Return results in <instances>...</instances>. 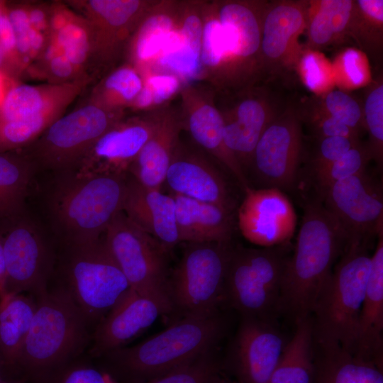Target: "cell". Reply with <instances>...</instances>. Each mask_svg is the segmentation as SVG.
<instances>
[{
  "instance_id": "1",
  "label": "cell",
  "mask_w": 383,
  "mask_h": 383,
  "mask_svg": "<svg viewBox=\"0 0 383 383\" xmlns=\"http://www.w3.org/2000/svg\"><path fill=\"white\" fill-rule=\"evenodd\" d=\"M43 206L48 233L65 245L99 240L121 211L128 173L78 175L70 170L50 172Z\"/></svg>"
},
{
  "instance_id": "2",
  "label": "cell",
  "mask_w": 383,
  "mask_h": 383,
  "mask_svg": "<svg viewBox=\"0 0 383 383\" xmlns=\"http://www.w3.org/2000/svg\"><path fill=\"white\" fill-rule=\"evenodd\" d=\"M348 242L322 201L306 203L294 252L289 256L282 279L279 312L294 322L309 316L329 278L336 259Z\"/></svg>"
},
{
  "instance_id": "3",
  "label": "cell",
  "mask_w": 383,
  "mask_h": 383,
  "mask_svg": "<svg viewBox=\"0 0 383 383\" xmlns=\"http://www.w3.org/2000/svg\"><path fill=\"white\" fill-rule=\"evenodd\" d=\"M223 329L218 313L184 316L133 347L109 353L121 374L136 383H147L213 350Z\"/></svg>"
},
{
  "instance_id": "4",
  "label": "cell",
  "mask_w": 383,
  "mask_h": 383,
  "mask_svg": "<svg viewBox=\"0 0 383 383\" xmlns=\"http://www.w3.org/2000/svg\"><path fill=\"white\" fill-rule=\"evenodd\" d=\"M368 243H350L322 287L311 313L314 344L354 353L360 313L369 275Z\"/></svg>"
},
{
  "instance_id": "5",
  "label": "cell",
  "mask_w": 383,
  "mask_h": 383,
  "mask_svg": "<svg viewBox=\"0 0 383 383\" xmlns=\"http://www.w3.org/2000/svg\"><path fill=\"white\" fill-rule=\"evenodd\" d=\"M284 245L263 248L232 247L224 300L242 317L274 321L280 313L282 279L289 257Z\"/></svg>"
},
{
  "instance_id": "6",
  "label": "cell",
  "mask_w": 383,
  "mask_h": 383,
  "mask_svg": "<svg viewBox=\"0 0 383 383\" xmlns=\"http://www.w3.org/2000/svg\"><path fill=\"white\" fill-rule=\"evenodd\" d=\"M231 243H187L168 282L172 309L184 316L204 317L218 312L224 300Z\"/></svg>"
},
{
  "instance_id": "7",
  "label": "cell",
  "mask_w": 383,
  "mask_h": 383,
  "mask_svg": "<svg viewBox=\"0 0 383 383\" xmlns=\"http://www.w3.org/2000/svg\"><path fill=\"white\" fill-rule=\"evenodd\" d=\"M121 119V111L87 101L60 117L35 141L20 151L31 161L37 172L67 170Z\"/></svg>"
},
{
  "instance_id": "8",
  "label": "cell",
  "mask_w": 383,
  "mask_h": 383,
  "mask_svg": "<svg viewBox=\"0 0 383 383\" xmlns=\"http://www.w3.org/2000/svg\"><path fill=\"white\" fill-rule=\"evenodd\" d=\"M85 319L69 292L42 293L18 363L41 370L60 362L82 337Z\"/></svg>"
},
{
  "instance_id": "9",
  "label": "cell",
  "mask_w": 383,
  "mask_h": 383,
  "mask_svg": "<svg viewBox=\"0 0 383 383\" xmlns=\"http://www.w3.org/2000/svg\"><path fill=\"white\" fill-rule=\"evenodd\" d=\"M65 274L69 293L85 318H96L109 311L130 285L109 252L104 235L98 240L65 245Z\"/></svg>"
},
{
  "instance_id": "10",
  "label": "cell",
  "mask_w": 383,
  "mask_h": 383,
  "mask_svg": "<svg viewBox=\"0 0 383 383\" xmlns=\"http://www.w3.org/2000/svg\"><path fill=\"white\" fill-rule=\"evenodd\" d=\"M48 235L41 222L25 210L0 221L6 272L4 294L29 292L39 296L46 292L50 270Z\"/></svg>"
},
{
  "instance_id": "11",
  "label": "cell",
  "mask_w": 383,
  "mask_h": 383,
  "mask_svg": "<svg viewBox=\"0 0 383 383\" xmlns=\"http://www.w3.org/2000/svg\"><path fill=\"white\" fill-rule=\"evenodd\" d=\"M104 240L131 289L139 293L170 297L167 251L123 211L119 212L109 223Z\"/></svg>"
},
{
  "instance_id": "12",
  "label": "cell",
  "mask_w": 383,
  "mask_h": 383,
  "mask_svg": "<svg viewBox=\"0 0 383 383\" xmlns=\"http://www.w3.org/2000/svg\"><path fill=\"white\" fill-rule=\"evenodd\" d=\"M302 125L299 112L289 107L262 134L248 170L262 188L289 190L294 186L303 155Z\"/></svg>"
},
{
  "instance_id": "13",
  "label": "cell",
  "mask_w": 383,
  "mask_h": 383,
  "mask_svg": "<svg viewBox=\"0 0 383 383\" xmlns=\"http://www.w3.org/2000/svg\"><path fill=\"white\" fill-rule=\"evenodd\" d=\"M320 200L348 244L354 241L370 243L372 238L383 231L382 186L367 170L334 183Z\"/></svg>"
},
{
  "instance_id": "14",
  "label": "cell",
  "mask_w": 383,
  "mask_h": 383,
  "mask_svg": "<svg viewBox=\"0 0 383 383\" xmlns=\"http://www.w3.org/2000/svg\"><path fill=\"white\" fill-rule=\"evenodd\" d=\"M307 1L267 2L263 15L260 55L263 73L278 74L297 67L304 48Z\"/></svg>"
},
{
  "instance_id": "15",
  "label": "cell",
  "mask_w": 383,
  "mask_h": 383,
  "mask_svg": "<svg viewBox=\"0 0 383 383\" xmlns=\"http://www.w3.org/2000/svg\"><path fill=\"white\" fill-rule=\"evenodd\" d=\"M225 172L219 164L200 152L186 148L179 140L164 185L171 194L212 204L234 213L237 202Z\"/></svg>"
},
{
  "instance_id": "16",
  "label": "cell",
  "mask_w": 383,
  "mask_h": 383,
  "mask_svg": "<svg viewBox=\"0 0 383 383\" xmlns=\"http://www.w3.org/2000/svg\"><path fill=\"white\" fill-rule=\"evenodd\" d=\"M243 192L237 210L238 225L243 237L263 248L289 242L296 228V215L282 190L250 187Z\"/></svg>"
},
{
  "instance_id": "17",
  "label": "cell",
  "mask_w": 383,
  "mask_h": 383,
  "mask_svg": "<svg viewBox=\"0 0 383 383\" xmlns=\"http://www.w3.org/2000/svg\"><path fill=\"white\" fill-rule=\"evenodd\" d=\"M274 321L243 317L231 367L236 383H270L287 343Z\"/></svg>"
},
{
  "instance_id": "18",
  "label": "cell",
  "mask_w": 383,
  "mask_h": 383,
  "mask_svg": "<svg viewBox=\"0 0 383 383\" xmlns=\"http://www.w3.org/2000/svg\"><path fill=\"white\" fill-rule=\"evenodd\" d=\"M155 126V116L121 119L67 170L84 176L128 173L131 165L152 135Z\"/></svg>"
},
{
  "instance_id": "19",
  "label": "cell",
  "mask_w": 383,
  "mask_h": 383,
  "mask_svg": "<svg viewBox=\"0 0 383 383\" xmlns=\"http://www.w3.org/2000/svg\"><path fill=\"white\" fill-rule=\"evenodd\" d=\"M172 310L168 296L139 293L130 288L99 326L94 351L106 353L119 348Z\"/></svg>"
},
{
  "instance_id": "20",
  "label": "cell",
  "mask_w": 383,
  "mask_h": 383,
  "mask_svg": "<svg viewBox=\"0 0 383 383\" xmlns=\"http://www.w3.org/2000/svg\"><path fill=\"white\" fill-rule=\"evenodd\" d=\"M221 113L226 146L247 176L260 138L280 111H277L272 99L267 94L248 92L229 111Z\"/></svg>"
},
{
  "instance_id": "21",
  "label": "cell",
  "mask_w": 383,
  "mask_h": 383,
  "mask_svg": "<svg viewBox=\"0 0 383 383\" xmlns=\"http://www.w3.org/2000/svg\"><path fill=\"white\" fill-rule=\"evenodd\" d=\"M123 211L167 251L179 243L176 205L172 194L145 187L128 173Z\"/></svg>"
},
{
  "instance_id": "22",
  "label": "cell",
  "mask_w": 383,
  "mask_h": 383,
  "mask_svg": "<svg viewBox=\"0 0 383 383\" xmlns=\"http://www.w3.org/2000/svg\"><path fill=\"white\" fill-rule=\"evenodd\" d=\"M91 25L99 60L109 58L133 30L145 2L138 0H87L71 1Z\"/></svg>"
},
{
  "instance_id": "23",
  "label": "cell",
  "mask_w": 383,
  "mask_h": 383,
  "mask_svg": "<svg viewBox=\"0 0 383 383\" xmlns=\"http://www.w3.org/2000/svg\"><path fill=\"white\" fill-rule=\"evenodd\" d=\"M362 304L354 353L382 365L383 231L377 236Z\"/></svg>"
},
{
  "instance_id": "24",
  "label": "cell",
  "mask_w": 383,
  "mask_h": 383,
  "mask_svg": "<svg viewBox=\"0 0 383 383\" xmlns=\"http://www.w3.org/2000/svg\"><path fill=\"white\" fill-rule=\"evenodd\" d=\"M180 243H230L234 213L218 206L173 194Z\"/></svg>"
},
{
  "instance_id": "25",
  "label": "cell",
  "mask_w": 383,
  "mask_h": 383,
  "mask_svg": "<svg viewBox=\"0 0 383 383\" xmlns=\"http://www.w3.org/2000/svg\"><path fill=\"white\" fill-rule=\"evenodd\" d=\"M182 128L181 121L174 116H156L152 133L131 165L128 173L145 187L162 189Z\"/></svg>"
},
{
  "instance_id": "26",
  "label": "cell",
  "mask_w": 383,
  "mask_h": 383,
  "mask_svg": "<svg viewBox=\"0 0 383 383\" xmlns=\"http://www.w3.org/2000/svg\"><path fill=\"white\" fill-rule=\"evenodd\" d=\"M89 81L15 85L0 107V120L32 118L55 109L66 110Z\"/></svg>"
},
{
  "instance_id": "27",
  "label": "cell",
  "mask_w": 383,
  "mask_h": 383,
  "mask_svg": "<svg viewBox=\"0 0 383 383\" xmlns=\"http://www.w3.org/2000/svg\"><path fill=\"white\" fill-rule=\"evenodd\" d=\"M83 74L99 60L95 37L88 21L62 3L51 4L50 39Z\"/></svg>"
},
{
  "instance_id": "28",
  "label": "cell",
  "mask_w": 383,
  "mask_h": 383,
  "mask_svg": "<svg viewBox=\"0 0 383 383\" xmlns=\"http://www.w3.org/2000/svg\"><path fill=\"white\" fill-rule=\"evenodd\" d=\"M182 126L188 130L196 145L236 180L243 192L250 187L242 167L226 146L223 117L214 105L206 101L196 104Z\"/></svg>"
},
{
  "instance_id": "29",
  "label": "cell",
  "mask_w": 383,
  "mask_h": 383,
  "mask_svg": "<svg viewBox=\"0 0 383 383\" xmlns=\"http://www.w3.org/2000/svg\"><path fill=\"white\" fill-rule=\"evenodd\" d=\"M317 348L313 383H383L382 365L339 346Z\"/></svg>"
},
{
  "instance_id": "30",
  "label": "cell",
  "mask_w": 383,
  "mask_h": 383,
  "mask_svg": "<svg viewBox=\"0 0 383 383\" xmlns=\"http://www.w3.org/2000/svg\"><path fill=\"white\" fill-rule=\"evenodd\" d=\"M353 0L307 1L306 50H317L348 37Z\"/></svg>"
},
{
  "instance_id": "31",
  "label": "cell",
  "mask_w": 383,
  "mask_h": 383,
  "mask_svg": "<svg viewBox=\"0 0 383 383\" xmlns=\"http://www.w3.org/2000/svg\"><path fill=\"white\" fill-rule=\"evenodd\" d=\"M270 383H313L315 346L311 316L296 320Z\"/></svg>"
},
{
  "instance_id": "32",
  "label": "cell",
  "mask_w": 383,
  "mask_h": 383,
  "mask_svg": "<svg viewBox=\"0 0 383 383\" xmlns=\"http://www.w3.org/2000/svg\"><path fill=\"white\" fill-rule=\"evenodd\" d=\"M35 306L23 294H6L0 298V353L6 363H18Z\"/></svg>"
},
{
  "instance_id": "33",
  "label": "cell",
  "mask_w": 383,
  "mask_h": 383,
  "mask_svg": "<svg viewBox=\"0 0 383 383\" xmlns=\"http://www.w3.org/2000/svg\"><path fill=\"white\" fill-rule=\"evenodd\" d=\"M36 170L20 150L0 152V221L25 210Z\"/></svg>"
},
{
  "instance_id": "34",
  "label": "cell",
  "mask_w": 383,
  "mask_h": 383,
  "mask_svg": "<svg viewBox=\"0 0 383 383\" xmlns=\"http://www.w3.org/2000/svg\"><path fill=\"white\" fill-rule=\"evenodd\" d=\"M143 86L142 79L134 67L122 66L93 89L88 101L111 111H120L123 106L133 104Z\"/></svg>"
},
{
  "instance_id": "35",
  "label": "cell",
  "mask_w": 383,
  "mask_h": 383,
  "mask_svg": "<svg viewBox=\"0 0 383 383\" xmlns=\"http://www.w3.org/2000/svg\"><path fill=\"white\" fill-rule=\"evenodd\" d=\"M348 36L365 50L375 53L382 48L383 1L355 0Z\"/></svg>"
},
{
  "instance_id": "36",
  "label": "cell",
  "mask_w": 383,
  "mask_h": 383,
  "mask_svg": "<svg viewBox=\"0 0 383 383\" xmlns=\"http://www.w3.org/2000/svg\"><path fill=\"white\" fill-rule=\"evenodd\" d=\"M66 110L56 109L32 118L0 120V152L22 150L35 141Z\"/></svg>"
},
{
  "instance_id": "37",
  "label": "cell",
  "mask_w": 383,
  "mask_h": 383,
  "mask_svg": "<svg viewBox=\"0 0 383 383\" xmlns=\"http://www.w3.org/2000/svg\"><path fill=\"white\" fill-rule=\"evenodd\" d=\"M175 28L174 18L167 12L159 11L147 17L132 40L131 55L134 61L140 64L157 58Z\"/></svg>"
},
{
  "instance_id": "38",
  "label": "cell",
  "mask_w": 383,
  "mask_h": 383,
  "mask_svg": "<svg viewBox=\"0 0 383 383\" xmlns=\"http://www.w3.org/2000/svg\"><path fill=\"white\" fill-rule=\"evenodd\" d=\"M8 16L13 31L16 47L26 71L43 52L50 37L34 29L29 21L26 3L8 4Z\"/></svg>"
},
{
  "instance_id": "39",
  "label": "cell",
  "mask_w": 383,
  "mask_h": 383,
  "mask_svg": "<svg viewBox=\"0 0 383 383\" xmlns=\"http://www.w3.org/2000/svg\"><path fill=\"white\" fill-rule=\"evenodd\" d=\"M371 160L367 145L360 142L339 159L316 172L312 175L317 193L316 198L320 199L334 183L366 171Z\"/></svg>"
},
{
  "instance_id": "40",
  "label": "cell",
  "mask_w": 383,
  "mask_h": 383,
  "mask_svg": "<svg viewBox=\"0 0 383 383\" xmlns=\"http://www.w3.org/2000/svg\"><path fill=\"white\" fill-rule=\"evenodd\" d=\"M201 51L182 35L179 28L172 31L157 57L159 65L184 77H196L201 67Z\"/></svg>"
},
{
  "instance_id": "41",
  "label": "cell",
  "mask_w": 383,
  "mask_h": 383,
  "mask_svg": "<svg viewBox=\"0 0 383 383\" xmlns=\"http://www.w3.org/2000/svg\"><path fill=\"white\" fill-rule=\"evenodd\" d=\"M365 130L369 134L367 145L372 160L379 167L383 162V83L378 79L372 82L367 90L362 105Z\"/></svg>"
},
{
  "instance_id": "42",
  "label": "cell",
  "mask_w": 383,
  "mask_h": 383,
  "mask_svg": "<svg viewBox=\"0 0 383 383\" xmlns=\"http://www.w3.org/2000/svg\"><path fill=\"white\" fill-rule=\"evenodd\" d=\"M310 106L360 133L365 130L362 106L342 90L328 91Z\"/></svg>"
},
{
  "instance_id": "43",
  "label": "cell",
  "mask_w": 383,
  "mask_h": 383,
  "mask_svg": "<svg viewBox=\"0 0 383 383\" xmlns=\"http://www.w3.org/2000/svg\"><path fill=\"white\" fill-rule=\"evenodd\" d=\"M212 351L147 383H213L221 370Z\"/></svg>"
},
{
  "instance_id": "44",
  "label": "cell",
  "mask_w": 383,
  "mask_h": 383,
  "mask_svg": "<svg viewBox=\"0 0 383 383\" xmlns=\"http://www.w3.org/2000/svg\"><path fill=\"white\" fill-rule=\"evenodd\" d=\"M37 60L40 66L39 71L48 83L65 84L89 79L50 40Z\"/></svg>"
},
{
  "instance_id": "45",
  "label": "cell",
  "mask_w": 383,
  "mask_h": 383,
  "mask_svg": "<svg viewBox=\"0 0 383 383\" xmlns=\"http://www.w3.org/2000/svg\"><path fill=\"white\" fill-rule=\"evenodd\" d=\"M0 72L15 80L25 72L17 52L7 3L0 1Z\"/></svg>"
},
{
  "instance_id": "46",
  "label": "cell",
  "mask_w": 383,
  "mask_h": 383,
  "mask_svg": "<svg viewBox=\"0 0 383 383\" xmlns=\"http://www.w3.org/2000/svg\"><path fill=\"white\" fill-rule=\"evenodd\" d=\"M303 113L299 114L302 123H306L316 138L345 137L355 140H360V133L340 121L328 116L309 105Z\"/></svg>"
},
{
  "instance_id": "47",
  "label": "cell",
  "mask_w": 383,
  "mask_h": 383,
  "mask_svg": "<svg viewBox=\"0 0 383 383\" xmlns=\"http://www.w3.org/2000/svg\"><path fill=\"white\" fill-rule=\"evenodd\" d=\"M316 140L317 143L308 163L311 175L339 159L350 149L361 142L338 136L326 137Z\"/></svg>"
},
{
  "instance_id": "48",
  "label": "cell",
  "mask_w": 383,
  "mask_h": 383,
  "mask_svg": "<svg viewBox=\"0 0 383 383\" xmlns=\"http://www.w3.org/2000/svg\"><path fill=\"white\" fill-rule=\"evenodd\" d=\"M338 67L344 83L359 87L367 82L368 72L362 55L357 50H345L338 59Z\"/></svg>"
},
{
  "instance_id": "49",
  "label": "cell",
  "mask_w": 383,
  "mask_h": 383,
  "mask_svg": "<svg viewBox=\"0 0 383 383\" xmlns=\"http://www.w3.org/2000/svg\"><path fill=\"white\" fill-rule=\"evenodd\" d=\"M296 68L306 85L311 90H318L324 84L326 77L321 60L313 50L304 48Z\"/></svg>"
},
{
  "instance_id": "50",
  "label": "cell",
  "mask_w": 383,
  "mask_h": 383,
  "mask_svg": "<svg viewBox=\"0 0 383 383\" xmlns=\"http://www.w3.org/2000/svg\"><path fill=\"white\" fill-rule=\"evenodd\" d=\"M150 91L153 104H159L171 98L179 88V81L172 74L150 77L143 84Z\"/></svg>"
},
{
  "instance_id": "51",
  "label": "cell",
  "mask_w": 383,
  "mask_h": 383,
  "mask_svg": "<svg viewBox=\"0 0 383 383\" xmlns=\"http://www.w3.org/2000/svg\"><path fill=\"white\" fill-rule=\"evenodd\" d=\"M56 383H116L106 373L88 367H79L65 372Z\"/></svg>"
},
{
  "instance_id": "52",
  "label": "cell",
  "mask_w": 383,
  "mask_h": 383,
  "mask_svg": "<svg viewBox=\"0 0 383 383\" xmlns=\"http://www.w3.org/2000/svg\"><path fill=\"white\" fill-rule=\"evenodd\" d=\"M26 9L31 26L50 36L51 5L26 3Z\"/></svg>"
},
{
  "instance_id": "53",
  "label": "cell",
  "mask_w": 383,
  "mask_h": 383,
  "mask_svg": "<svg viewBox=\"0 0 383 383\" xmlns=\"http://www.w3.org/2000/svg\"><path fill=\"white\" fill-rule=\"evenodd\" d=\"M13 79L0 72V107L3 104L8 93L13 87L11 84Z\"/></svg>"
},
{
  "instance_id": "54",
  "label": "cell",
  "mask_w": 383,
  "mask_h": 383,
  "mask_svg": "<svg viewBox=\"0 0 383 383\" xmlns=\"http://www.w3.org/2000/svg\"><path fill=\"white\" fill-rule=\"evenodd\" d=\"M6 264L3 245L0 239V298L5 294Z\"/></svg>"
},
{
  "instance_id": "55",
  "label": "cell",
  "mask_w": 383,
  "mask_h": 383,
  "mask_svg": "<svg viewBox=\"0 0 383 383\" xmlns=\"http://www.w3.org/2000/svg\"><path fill=\"white\" fill-rule=\"evenodd\" d=\"M213 383H236L235 380L231 379L223 375L221 372L218 374Z\"/></svg>"
},
{
  "instance_id": "56",
  "label": "cell",
  "mask_w": 383,
  "mask_h": 383,
  "mask_svg": "<svg viewBox=\"0 0 383 383\" xmlns=\"http://www.w3.org/2000/svg\"><path fill=\"white\" fill-rule=\"evenodd\" d=\"M4 362H4L1 355L0 353V379H2L1 378V368H2V365H3Z\"/></svg>"
},
{
  "instance_id": "57",
  "label": "cell",
  "mask_w": 383,
  "mask_h": 383,
  "mask_svg": "<svg viewBox=\"0 0 383 383\" xmlns=\"http://www.w3.org/2000/svg\"><path fill=\"white\" fill-rule=\"evenodd\" d=\"M0 383H12L8 381L3 380L2 379H0Z\"/></svg>"
}]
</instances>
